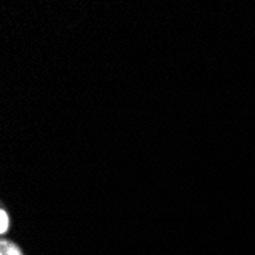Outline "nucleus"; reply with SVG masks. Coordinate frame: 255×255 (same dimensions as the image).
Listing matches in <instances>:
<instances>
[{
  "instance_id": "2",
  "label": "nucleus",
  "mask_w": 255,
  "mask_h": 255,
  "mask_svg": "<svg viewBox=\"0 0 255 255\" xmlns=\"http://www.w3.org/2000/svg\"><path fill=\"white\" fill-rule=\"evenodd\" d=\"M0 222H2V234L6 233L8 229V225H9V220H8V214L5 210H2V213H0Z\"/></svg>"
},
{
  "instance_id": "1",
  "label": "nucleus",
  "mask_w": 255,
  "mask_h": 255,
  "mask_svg": "<svg viewBox=\"0 0 255 255\" xmlns=\"http://www.w3.org/2000/svg\"><path fill=\"white\" fill-rule=\"evenodd\" d=\"M2 254H3V255H21L20 249H18L15 245L9 243V242H6V240L2 242Z\"/></svg>"
},
{
  "instance_id": "3",
  "label": "nucleus",
  "mask_w": 255,
  "mask_h": 255,
  "mask_svg": "<svg viewBox=\"0 0 255 255\" xmlns=\"http://www.w3.org/2000/svg\"><path fill=\"white\" fill-rule=\"evenodd\" d=\"M2 255H3V254H2Z\"/></svg>"
}]
</instances>
